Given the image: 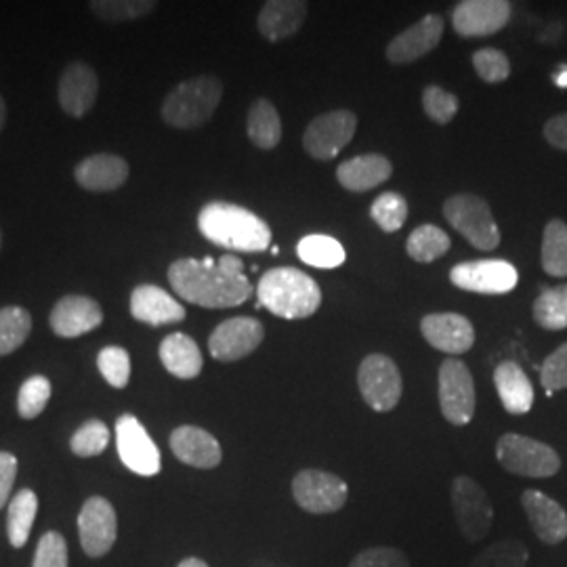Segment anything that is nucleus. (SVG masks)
I'll use <instances>...</instances> for the list:
<instances>
[{"label": "nucleus", "instance_id": "nucleus-30", "mask_svg": "<svg viewBox=\"0 0 567 567\" xmlns=\"http://www.w3.org/2000/svg\"><path fill=\"white\" fill-rule=\"evenodd\" d=\"M37 511H39V498L32 489H20L11 498L9 515H7V534H9L11 547L21 548L28 543L37 519Z\"/></svg>", "mask_w": 567, "mask_h": 567}, {"label": "nucleus", "instance_id": "nucleus-41", "mask_svg": "<svg viewBox=\"0 0 567 567\" xmlns=\"http://www.w3.org/2000/svg\"><path fill=\"white\" fill-rule=\"evenodd\" d=\"M97 368H100L103 379L107 381V385L116 386V389H124L128 385L131 355L126 349H122L118 344L103 347L97 355Z\"/></svg>", "mask_w": 567, "mask_h": 567}, {"label": "nucleus", "instance_id": "nucleus-9", "mask_svg": "<svg viewBox=\"0 0 567 567\" xmlns=\"http://www.w3.org/2000/svg\"><path fill=\"white\" fill-rule=\"evenodd\" d=\"M437 393L440 408L447 423L452 425H468L475 414V383L471 370L465 362L450 358L440 365L437 377Z\"/></svg>", "mask_w": 567, "mask_h": 567}, {"label": "nucleus", "instance_id": "nucleus-1", "mask_svg": "<svg viewBox=\"0 0 567 567\" xmlns=\"http://www.w3.org/2000/svg\"><path fill=\"white\" fill-rule=\"evenodd\" d=\"M168 282L187 303L206 309H225L246 303L252 295L244 264L225 255L221 259H179L168 267Z\"/></svg>", "mask_w": 567, "mask_h": 567}, {"label": "nucleus", "instance_id": "nucleus-50", "mask_svg": "<svg viewBox=\"0 0 567 567\" xmlns=\"http://www.w3.org/2000/svg\"><path fill=\"white\" fill-rule=\"evenodd\" d=\"M177 567H208L204 564L203 559H196V557H189V559H183L182 564Z\"/></svg>", "mask_w": 567, "mask_h": 567}, {"label": "nucleus", "instance_id": "nucleus-3", "mask_svg": "<svg viewBox=\"0 0 567 567\" xmlns=\"http://www.w3.org/2000/svg\"><path fill=\"white\" fill-rule=\"evenodd\" d=\"M259 305L284 320H303L322 305V290L313 278L295 267L269 269L257 286Z\"/></svg>", "mask_w": 567, "mask_h": 567}, {"label": "nucleus", "instance_id": "nucleus-36", "mask_svg": "<svg viewBox=\"0 0 567 567\" xmlns=\"http://www.w3.org/2000/svg\"><path fill=\"white\" fill-rule=\"evenodd\" d=\"M158 2L154 0H93L89 9L95 18L105 23H124V21L140 20L154 13Z\"/></svg>", "mask_w": 567, "mask_h": 567}, {"label": "nucleus", "instance_id": "nucleus-20", "mask_svg": "<svg viewBox=\"0 0 567 567\" xmlns=\"http://www.w3.org/2000/svg\"><path fill=\"white\" fill-rule=\"evenodd\" d=\"M442 34H444V20L435 13H431L389 42L386 60L398 63V65L421 60L423 55L431 53L440 44Z\"/></svg>", "mask_w": 567, "mask_h": 567}, {"label": "nucleus", "instance_id": "nucleus-48", "mask_svg": "<svg viewBox=\"0 0 567 567\" xmlns=\"http://www.w3.org/2000/svg\"><path fill=\"white\" fill-rule=\"evenodd\" d=\"M545 140L553 147L567 152V114H559L545 124Z\"/></svg>", "mask_w": 567, "mask_h": 567}, {"label": "nucleus", "instance_id": "nucleus-47", "mask_svg": "<svg viewBox=\"0 0 567 567\" xmlns=\"http://www.w3.org/2000/svg\"><path fill=\"white\" fill-rule=\"evenodd\" d=\"M16 477H18V458L9 452H0V508L11 503Z\"/></svg>", "mask_w": 567, "mask_h": 567}, {"label": "nucleus", "instance_id": "nucleus-33", "mask_svg": "<svg viewBox=\"0 0 567 567\" xmlns=\"http://www.w3.org/2000/svg\"><path fill=\"white\" fill-rule=\"evenodd\" d=\"M32 332V316L23 307L9 305L0 309V358L18 351Z\"/></svg>", "mask_w": 567, "mask_h": 567}, {"label": "nucleus", "instance_id": "nucleus-42", "mask_svg": "<svg viewBox=\"0 0 567 567\" xmlns=\"http://www.w3.org/2000/svg\"><path fill=\"white\" fill-rule=\"evenodd\" d=\"M473 65L480 74V79L489 84L496 82H505L511 76V63H508L507 55L498 49H480L473 53Z\"/></svg>", "mask_w": 567, "mask_h": 567}, {"label": "nucleus", "instance_id": "nucleus-23", "mask_svg": "<svg viewBox=\"0 0 567 567\" xmlns=\"http://www.w3.org/2000/svg\"><path fill=\"white\" fill-rule=\"evenodd\" d=\"M171 450L183 465L215 468L221 465V444L200 426H177L171 433Z\"/></svg>", "mask_w": 567, "mask_h": 567}, {"label": "nucleus", "instance_id": "nucleus-4", "mask_svg": "<svg viewBox=\"0 0 567 567\" xmlns=\"http://www.w3.org/2000/svg\"><path fill=\"white\" fill-rule=\"evenodd\" d=\"M224 97L217 76L204 74L177 84L163 102V121L173 128H198L213 118Z\"/></svg>", "mask_w": 567, "mask_h": 567}, {"label": "nucleus", "instance_id": "nucleus-31", "mask_svg": "<svg viewBox=\"0 0 567 567\" xmlns=\"http://www.w3.org/2000/svg\"><path fill=\"white\" fill-rule=\"evenodd\" d=\"M299 259L318 269H334L344 264L343 246L339 240L324 236V234H311L305 236L297 246Z\"/></svg>", "mask_w": 567, "mask_h": 567}, {"label": "nucleus", "instance_id": "nucleus-43", "mask_svg": "<svg viewBox=\"0 0 567 567\" xmlns=\"http://www.w3.org/2000/svg\"><path fill=\"white\" fill-rule=\"evenodd\" d=\"M423 107L431 121L447 124L458 112V97L447 93L442 86H426L423 93Z\"/></svg>", "mask_w": 567, "mask_h": 567}, {"label": "nucleus", "instance_id": "nucleus-21", "mask_svg": "<svg viewBox=\"0 0 567 567\" xmlns=\"http://www.w3.org/2000/svg\"><path fill=\"white\" fill-rule=\"evenodd\" d=\"M426 343L450 355L466 353L475 343L473 324L461 313H429L421 322Z\"/></svg>", "mask_w": 567, "mask_h": 567}, {"label": "nucleus", "instance_id": "nucleus-7", "mask_svg": "<svg viewBox=\"0 0 567 567\" xmlns=\"http://www.w3.org/2000/svg\"><path fill=\"white\" fill-rule=\"evenodd\" d=\"M452 508L465 540L480 543L486 538L494 524V508L486 489L475 480L461 475L452 482Z\"/></svg>", "mask_w": 567, "mask_h": 567}, {"label": "nucleus", "instance_id": "nucleus-46", "mask_svg": "<svg viewBox=\"0 0 567 567\" xmlns=\"http://www.w3.org/2000/svg\"><path fill=\"white\" fill-rule=\"evenodd\" d=\"M349 567H410V561L400 548L372 547L355 555Z\"/></svg>", "mask_w": 567, "mask_h": 567}, {"label": "nucleus", "instance_id": "nucleus-51", "mask_svg": "<svg viewBox=\"0 0 567 567\" xmlns=\"http://www.w3.org/2000/svg\"><path fill=\"white\" fill-rule=\"evenodd\" d=\"M4 122H7V103H4L2 95H0V133L4 128Z\"/></svg>", "mask_w": 567, "mask_h": 567}, {"label": "nucleus", "instance_id": "nucleus-32", "mask_svg": "<svg viewBox=\"0 0 567 567\" xmlns=\"http://www.w3.org/2000/svg\"><path fill=\"white\" fill-rule=\"evenodd\" d=\"M450 246L452 243L444 229H440L435 225H421L410 234V238L405 243V250L414 261L431 264V261L444 257L450 250Z\"/></svg>", "mask_w": 567, "mask_h": 567}, {"label": "nucleus", "instance_id": "nucleus-27", "mask_svg": "<svg viewBox=\"0 0 567 567\" xmlns=\"http://www.w3.org/2000/svg\"><path fill=\"white\" fill-rule=\"evenodd\" d=\"M494 385L508 414H527L534 405V386L524 368L515 362H503L494 370Z\"/></svg>", "mask_w": 567, "mask_h": 567}, {"label": "nucleus", "instance_id": "nucleus-52", "mask_svg": "<svg viewBox=\"0 0 567 567\" xmlns=\"http://www.w3.org/2000/svg\"><path fill=\"white\" fill-rule=\"evenodd\" d=\"M0 246H2V234H0Z\"/></svg>", "mask_w": 567, "mask_h": 567}, {"label": "nucleus", "instance_id": "nucleus-45", "mask_svg": "<svg viewBox=\"0 0 567 567\" xmlns=\"http://www.w3.org/2000/svg\"><path fill=\"white\" fill-rule=\"evenodd\" d=\"M32 567H68V545L60 532H47L42 536Z\"/></svg>", "mask_w": 567, "mask_h": 567}, {"label": "nucleus", "instance_id": "nucleus-26", "mask_svg": "<svg viewBox=\"0 0 567 567\" xmlns=\"http://www.w3.org/2000/svg\"><path fill=\"white\" fill-rule=\"evenodd\" d=\"M393 166L381 154H365V156H355L351 161H344L337 168V179L349 192H368L391 177Z\"/></svg>", "mask_w": 567, "mask_h": 567}, {"label": "nucleus", "instance_id": "nucleus-44", "mask_svg": "<svg viewBox=\"0 0 567 567\" xmlns=\"http://www.w3.org/2000/svg\"><path fill=\"white\" fill-rule=\"evenodd\" d=\"M540 383L547 389V395L567 389V343L555 349L540 368Z\"/></svg>", "mask_w": 567, "mask_h": 567}, {"label": "nucleus", "instance_id": "nucleus-13", "mask_svg": "<svg viewBox=\"0 0 567 567\" xmlns=\"http://www.w3.org/2000/svg\"><path fill=\"white\" fill-rule=\"evenodd\" d=\"M450 280L468 292L477 295H507L517 286V269L503 259H480L456 265L450 271Z\"/></svg>", "mask_w": 567, "mask_h": 567}, {"label": "nucleus", "instance_id": "nucleus-12", "mask_svg": "<svg viewBox=\"0 0 567 567\" xmlns=\"http://www.w3.org/2000/svg\"><path fill=\"white\" fill-rule=\"evenodd\" d=\"M358 116L349 110H334L318 116L307 126L303 135L305 152L316 161L337 158L347 143L353 140Z\"/></svg>", "mask_w": 567, "mask_h": 567}, {"label": "nucleus", "instance_id": "nucleus-22", "mask_svg": "<svg viewBox=\"0 0 567 567\" xmlns=\"http://www.w3.org/2000/svg\"><path fill=\"white\" fill-rule=\"evenodd\" d=\"M131 316L147 326L179 324L185 307L154 284H142L131 292Z\"/></svg>", "mask_w": 567, "mask_h": 567}, {"label": "nucleus", "instance_id": "nucleus-35", "mask_svg": "<svg viewBox=\"0 0 567 567\" xmlns=\"http://www.w3.org/2000/svg\"><path fill=\"white\" fill-rule=\"evenodd\" d=\"M543 269L553 278H567V224L553 219L543 236Z\"/></svg>", "mask_w": 567, "mask_h": 567}, {"label": "nucleus", "instance_id": "nucleus-39", "mask_svg": "<svg viewBox=\"0 0 567 567\" xmlns=\"http://www.w3.org/2000/svg\"><path fill=\"white\" fill-rule=\"evenodd\" d=\"M110 444V429L97 419L86 421L84 425L76 429V433L70 440V447L76 456L81 458H91V456H100L105 452V447Z\"/></svg>", "mask_w": 567, "mask_h": 567}, {"label": "nucleus", "instance_id": "nucleus-40", "mask_svg": "<svg viewBox=\"0 0 567 567\" xmlns=\"http://www.w3.org/2000/svg\"><path fill=\"white\" fill-rule=\"evenodd\" d=\"M370 215L372 219L377 221V225L386 231V234H393L398 231L408 219V204L402 194L398 192H386L383 196H379L372 208H370Z\"/></svg>", "mask_w": 567, "mask_h": 567}, {"label": "nucleus", "instance_id": "nucleus-24", "mask_svg": "<svg viewBox=\"0 0 567 567\" xmlns=\"http://www.w3.org/2000/svg\"><path fill=\"white\" fill-rule=\"evenodd\" d=\"M128 164L116 154H93L76 164L74 179L93 194L116 192L128 179Z\"/></svg>", "mask_w": 567, "mask_h": 567}, {"label": "nucleus", "instance_id": "nucleus-38", "mask_svg": "<svg viewBox=\"0 0 567 567\" xmlns=\"http://www.w3.org/2000/svg\"><path fill=\"white\" fill-rule=\"evenodd\" d=\"M51 381L41 374H34L30 379L23 381L20 386V395H18V412L21 419L32 421L37 416H41L42 410L49 404L51 400Z\"/></svg>", "mask_w": 567, "mask_h": 567}, {"label": "nucleus", "instance_id": "nucleus-25", "mask_svg": "<svg viewBox=\"0 0 567 567\" xmlns=\"http://www.w3.org/2000/svg\"><path fill=\"white\" fill-rule=\"evenodd\" d=\"M307 18V2L301 0H269L265 2L259 13V32L269 42H280L290 39Z\"/></svg>", "mask_w": 567, "mask_h": 567}, {"label": "nucleus", "instance_id": "nucleus-14", "mask_svg": "<svg viewBox=\"0 0 567 567\" xmlns=\"http://www.w3.org/2000/svg\"><path fill=\"white\" fill-rule=\"evenodd\" d=\"M265 328L255 318H231L217 326L208 339V351L217 362H238L264 343Z\"/></svg>", "mask_w": 567, "mask_h": 567}, {"label": "nucleus", "instance_id": "nucleus-15", "mask_svg": "<svg viewBox=\"0 0 567 567\" xmlns=\"http://www.w3.org/2000/svg\"><path fill=\"white\" fill-rule=\"evenodd\" d=\"M81 545L89 557H103L118 538V517L110 501L103 496L89 498L79 515Z\"/></svg>", "mask_w": 567, "mask_h": 567}, {"label": "nucleus", "instance_id": "nucleus-18", "mask_svg": "<svg viewBox=\"0 0 567 567\" xmlns=\"http://www.w3.org/2000/svg\"><path fill=\"white\" fill-rule=\"evenodd\" d=\"M102 322V307L95 299L84 295H65L49 316V324L61 339H76L93 332Z\"/></svg>", "mask_w": 567, "mask_h": 567}, {"label": "nucleus", "instance_id": "nucleus-2", "mask_svg": "<svg viewBox=\"0 0 567 567\" xmlns=\"http://www.w3.org/2000/svg\"><path fill=\"white\" fill-rule=\"evenodd\" d=\"M204 238L240 252H264L271 244V229L252 210L231 203H210L198 215Z\"/></svg>", "mask_w": 567, "mask_h": 567}, {"label": "nucleus", "instance_id": "nucleus-17", "mask_svg": "<svg viewBox=\"0 0 567 567\" xmlns=\"http://www.w3.org/2000/svg\"><path fill=\"white\" fill-rule=\"evenodd\" d=\"M97 93H100V79L86 61H72L61 72L58 100H60L61 110L68 116L72 118L86 116L97 102Z\"/></svg>", "mask_w": 567, "mask_h": 567}, {"label": "nucleus", "instance_id": "nucleus-10", "mask_svg": "<svg viewBox=\"0 0 567 567\" xmlns=\"http://www.w3.org/2000/svg\"><path fill=\"white\" fill-rule=\"evenodd\" d=\"M297 505L311 515H330L344 507L349 487L341 477L320 468L299 471L292 480Z\"/></svg>", "mask_w": 567, "mask_h": 567}, {"label": "nucleus", "instance_id": "nucleus-49", "mask_svg": "<svg viewBox=\"0 0 567 567\" xmlns=\"http://www.w3.org/2000/svg\"><path fill=\"white\" fill-rule=\"evenodd\" d=\"M555 84H559L561 89H567V65H561L555 74Z\"/></svg>", "mask_w": 567, "mask_h": 567}, {"label": "nucleus", "instance_id": "nucleus-34", "mask_svg": "<svg viewBox=\"0 0 567 567\" xmlns=\"http://www.w3.org/2000/svg\"><path fill=\"white\" fill-rule=\"evenodd\" d=\"M534 320L547 330L567 328V284L545 288L534 301Z\"/></svg>", "mask_w": 567, "mask_h": 567}, {"label": "nucleus", "instance_id": "nucleus-37", "mask_svg": "<svg viewBox=\"0 0 567 567\" xmlns=\"http://www.w3.org/2000/svg\"><path fill=\"white\" fill-rule=\"evenodd\" d=\"M527 557L529 553L524 543L507 538L489 545L484 553H480L471 567H526Z\"/></svg>", "mask_w": 567, "mask_h": 567}, {"label": "nucleus", "instance_id": "nucleus-19", "mask_svg": "<svg viewBox=\"0 0 567 567\" xmlns=\"http://www.w3.org/2000/svg\"><path fill=\"white\" fill-rule=\"evenodd\" d=\"M522 507L526 511L532 532L540 543L555 547L567 538V513L557 501L540 489H526L522 494Z\"/></svg>", "mask_w": 567, "mask_h": 567}, {"label": "nucleus", "instance_id": "nucleus-6", "mask_svg": "<svg viewBox=\"0 0 567 567\" xmlns=\"http://www.w3.org/2000/svg\"><path fill=\"white\" fill-rule=\"evenodd\" d=\"M444 217L477 250H494L501 244V229L492 217L489 204L475 194H456L447 198Z\"/></svg>", "mask_w": 567, "mask_h": 567}, {"label": "nucleus", "instance_id": "nucleus-16", "mask_svg": "<svg viewBox=\"0 0 567 567\" xmlns=\"http://www.w3.org/2000/svg\"><path fill=\"white\" fill-rule=\"evenodd\" d=\"M511 20V2L507 0H465L458 2L452 23L456 34L465 39H482L501 32Z\"/></svg>", "mask_w": 567, "mask_h": 567}, {"label": "nucleus", "instance_id": "nucleus-8", "mask_svg": "<svg viewBox=\"0 0 567 567\" xmlns=\"http://www.w3.org/2000/svg\"><path fill=\"white\" fill-rule=\"evenodd\" d=\"M358 385L365 404L374 412H391L402 400L404 381L395 362L381 353L364 358L358 370Z\"/></svg>", "mask_w": 567, "mask_h": 567}, {"label": "nucleus", "instance_id": "nucleus-29", "mask_svg": "<svg viewBox=\"0 0 567 567\" xmlns=\"http://www.w3.org/2000/svg\"><path fill=\"white\" fill-rule=\"evenodd\" d=\"M246 133L259 150L278 147V143L282 142V121L276 105L264 97L252 103L248 110Z\"/></svg>", "mask_w": 567, "mask_h": 567}, {"label": "nucleus", "instance_id": "nucleus-5", "mask_svg": "<svg viewBox=\"0 0 567 567\" xmlns=\"http://www.w3.org/2000/svg\"><path fill=\"white\" fill-rule=\"evenodd\" d=\"M496 458L508 473L532 480L553 477L561 468V458L553 447L519 433H507L498 440Z\"/></svg>", "mask_w": 567, "mask_h": 567}, {"label": "nucleus", "instance_id": "nucleus-11", "mask_svg": "<svg viewBox=\"0 0 567 567\" xmlns=\"http://www.w3.org/2000/svg\"><path fill=\"white\" fill-rule=\"evenodd\" d=\"M116 447L121 456L122 465L128 471L142 475V477H154L163 468L161 450L133 414H122L116 421Z\"/></svg>", "mask_w": 567, "mask_h": 567}, {"label": "nucleus", "instance_id": "nucleus-28", "mask_svg": "<svg viewBox=\"0 0 567 567\" xmlns=\"http://www.w3.org/2000/svg\"><path fill=\"white\" fill-rule=\"evenodd\" d=\"M161 362L173 377L183 381L196 379L204 365L200 347L183 332H173L161 343Z\"/></svg>", "mask_w": 567, "mask_h": 567}]
</instances>
